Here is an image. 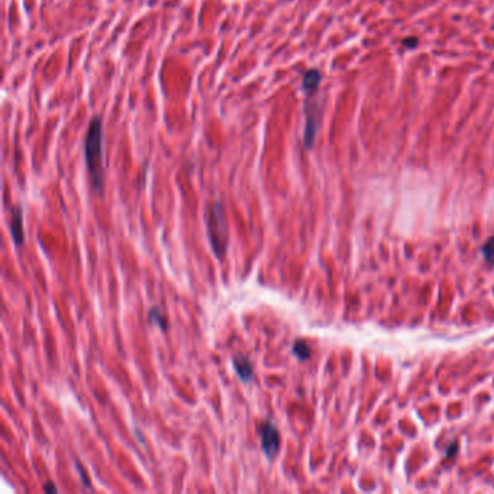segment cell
Listing matches in <instances>:
<instances>
[{
  "label": "cell",
  "instance_id": "9",
  "mask_svg": "<svg viewBox=\"0 0 494 494\" xmlns=\"http://www.w3.org/2000/svg\"><path fill=\"white\" fill-rule=\"evenodd\" d=\"M483 255L489 263L494 264V238H490L483 246Z\"/></svg>",
  "mask_w": 494,
  "mask_h": 494
},
{
  "label": "cell",
  "instance_id": "5",
  "mask_svg": "<svg viewBox=\"0 0 494 494\" xmlns=\"http://www.w3.org/2000/svg\"><path fill=\"white\" fill-rule=\"evenodd\" d=\"M232 366L235 368L237 374L241 377V380L244 381H251L254 379V368L251 366L250 360L244 357V355H238L232 360Z\"/></svg>",
  "mask_w": 494,
  "mask_h": 494
},
{
  "label": "cell",
  "instance_id": "4",
  "mask_svg": "<svg viewBox=\"0 0 494 494\" xmlns=\"http://www.w3.org/2000/svg\"><path fill=\"white\" fill-rule=\"evenodd\" d=\"M12 222H10V233L16 246L23 244V224H22V211L21 207H12L10 211Z\"/></svg>",
  "mask_w": 494,
  "mask_h": 494
},
{
  "label": "cell",
  "instance_id": "1",
  "mask_svg": "<svg viewBox=\"0 0 494 494\" xmlns=\"http://www.w3.org/2000/svg\"><path fill=\"white\" fill-rule=\"evenodd\" d=\"M102 119L99 116L93 118L89 124L86 142H84V155L90 177H92L93 187L97 191L103 190L105 185V170H103V154H102Z\"/></svg>",
  "mask_w": 494,
  "mask_h": 494
},
{
  "label": "cell",
  "instance_id": "7",
  "mask_svg": "<svg viewBox=\"0 0 494 494\" xmlns=\"http://www.w3.org/2000/svg\"><path fill=\"white\" fill-rule=\"evenodd\" d=\"M148 320L152 325H157V327L160 329H163V331L168 329L167 318H165V314H164L161 307H152L151 311H150V315H148Z\"/></svg>",
  "mask_w": 494,
  "mask_h": 494
},
{
  "label": "cell",
  "instance_id": "11",
  "mask_svg": "<svg viewBox=\"0 0 494 494\" xmlns=\"http://www.w3.org/2000/svg\"><path fill=\"white\" fill-rule=\"evenodd\" d=\"M416 43H418V41H416L414 38H410V40H406V41H405V44H406L408 47H413V45H416Z\"/></svg>",
  "mask_w": 494,
  "mask_h": 494
},
{
  "label": "cell",
  "instance_id": "6",
  "mask_svg": "<svg viewBox=\"0 0 494 494\" xmlns=\"http://www.w3.org/2000/svg\"><path fill=\"white\" fill-rule=\"evenodd\" d=\"M319 83H320V73L318 70H309L307 73H305L303 75V92L306 93V96H314L318 89H319Z\"/></svg>",
  "mask_w": 494,
  "mask_h": 494
},
{
  "label": "cell",
  "instance_id": "8",
  "mask_svg": "<svg viewBox=\"0 0 494 494\" xmlns=\"http://www.w3.org/2000/svg\"><path fill=\"white\" fill-rule=\"evenodd\" d=\"M293 354L298 358V360H309L310 357V348L307 346L306 342L303 341H296L293 345Z\"/></svg>",
  "mask_w": 494,
  "mask_h": 494
},
{
  "label": "cell",
  "instance_id": "2",
  "mask_svg": "<svg viewBox=\"0 0 494 494\" xmlns=\"http://www.w3.org/2000/svg\"><path fill=\"white\" fill-rule=\"evenodd\" d=\"M204 220L207 226V237L215 255L224 258L229 245V229L224 213V207L219 202L207 204Z\"/></svg>",
  "mask_w": 494,
  "mask_h": 494
},
{
  "label": "cell",
  "instance_id": "3",
  "mask_svg": "<svg viewBox=\"0 0 494 494\" xmlns=\"http://www.w3.org/2000/svg\"><path fill=\"white\" fill-rule=\"evenodd\" d=\"M259 435H261V448L266 454V457L272 461L280 451L281 445V436L279 429L271 422H264L259 429Z\"/></svg>",
  "mask_w": 494,
  "mask_h": 494
},
{
  "label": "cell",
  "instance_id": "10",
  "mask_svg": "<svg viewBox=\"0 0 494 494\" xmlns=\"http://www.w3.org/2000/svg\"><path fill=\"white\" fill-rule=\"evenodd\" d=\"M45 491H48V493H56V491H57V487L53 486V484H47V486H45Z\"/></svg>",
  "mask_w": 494,
  "mask_h": 494
}]
</instances>
